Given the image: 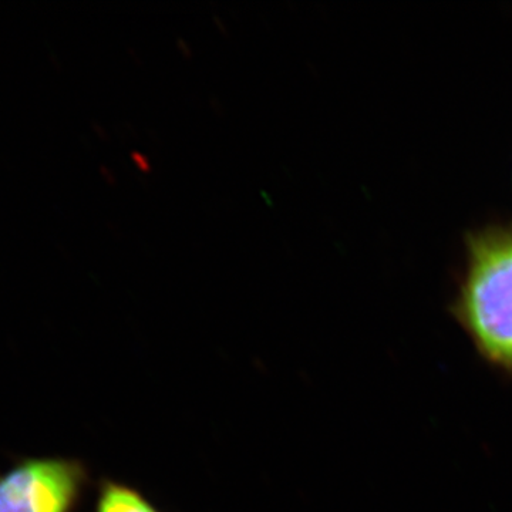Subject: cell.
<instances>
[{
    "label": "cell",
    "instance_id": "4",
    "mask_svg": "<svg viewBox=\"0 0 512 512\" xmlns=\"http://www.w3.org/2000/svg\"><path fill=\"white\" fill-rule=\"evenodd\" d=\"M131 158H133L134 163H136L140 170L146 171V173L151 170L150 161H148V158L144 156V154H141L140 151H133Z\"/></svg>",
    "mask_w": 512,
    "mask_h": 512
},
{
    "label": "cell",
    "instance_id": "1",
    "mask_svg": "<svg viewBox=\"0 0 512 512\" xmlns=\"http://www.w3.org/2000/svg\"><path fill=\"white\" fill-rule=\"evenodd\" d=\"M458 311L480 349L512 367V227L468 239Z\"/></svg>",
    "mask_w": 512,
    "mask_h": 512
},
{
    "label": "cell",
    "instance_id": "5",
    "mask_svg": "<svg viewBox=\"0 0 512 512\" xmlns=\"http://www.w3.org/2000/svg\"><path fill=\"white\" fill-rule=\"evenodd\" d=\"M178 49L181 50V52L184 53L185 56H191V47H188V43L185 42L184 39H181V37H178L177 40Z\"/></svg>",
    "mask_w": 512,
    "mask_h": 512
},
{
    "label": "cell",
    "instance_id": "3",
    "mask_svg": "<svg viewBox=\"0 0 512 512\" xmlns=\"http://www.w3.org/2000/svg\"><path fill=\"white\" fill-rule=\"evenodd\" d=\"M99 512H157L144 498L119 485H110L101 497Z\"/></svg>",
    "mask_w": 512,
    "mask_h": 512
},
{
    "label": "cell",
    "instance_id": "2",
    "mask_svg": "<svg viewBox=\"0 0 512 512\" xmlns=\"http://www.w3.org/2000/svg\"><path fill=\"white\" fill-rule=\"evenodd\" d=\"M79 473L66 461L36 460L0 478V512H67Z\"/></svg>",
    "mask_w": 512,
    "mask_h": 512
}]
</instances>
